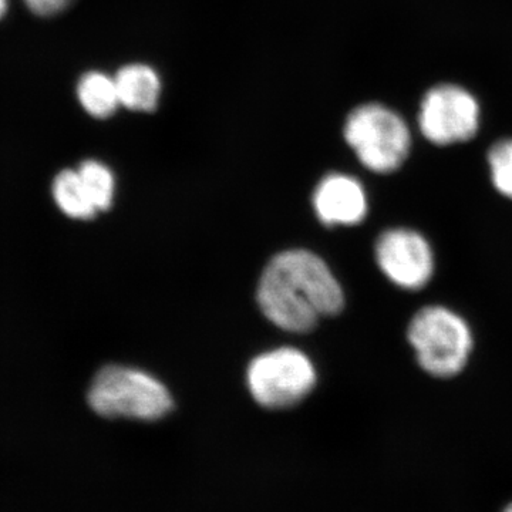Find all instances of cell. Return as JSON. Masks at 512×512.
<instances>
[{"mask_svg": "<svg viewBox=\"0 0 512 512\" xmlns=\"http://www.w3.org/2000/svg\"><path fill=\"white\" fill-rule=\"evenodd\" d=\"M77 173L82 178L84 188L97 211L109 210L116 188L114 175L109 168L99 161L87 160L80 164Z\"/></svg>", "mask_w": 512, "mask_h": 512, "instance_id": "obj_12", "label": "cell"}, {"mask_svg": "<svg viewBox=\"0 0 512 512\" xmlns=\"http://www.w3.org/2000/svg\"><path fill=\"white\" fill-rule=\"evenodd\" d=\"M488 163L494 187L512 200V138L500 141L491 148Z\"/></svg>", "mask_w": 512, "mask_h": 512, "instance_id": "obj_13", "label": "cell"}, {"mask_svg": "<svg viewBox=\"0 0 512 512\" xmlns=\"http://www.w3.org/2000/svg\"><path fill=\"white\" fill-rule=\"evenodd\" d=\"M89 403L103 417L157 420L173 409L171 394L154 377L121 366H107L94 377Z\"/></svg>", "mask_w": 512, "mask_h": 512, "instance_id": "obj_3", "label": "cell"}, {"mask_svg": "<svg viewBox=\"0 0 512 512\" xmlns=\"http://www.w3.org/2000/svg\"><path fill=\"white\" fill-rule=\"evenodd\" d=\"M313 207L319 220L329 227L356 225L366 218V192L362 184L349 175H328L316 188Z\"/></svg>", "mask_w": 512, "mask_h": 512, "instance_id": "obj_8", "label": "cell"}, {"mask_svg": "<svg viewBox=\"0 0 512 512\" xmlns=\"http://www.w3.org/2000/svg\"><path fill=\"white\" fill-rule=\"evenodd\" d=\"M77 96L83 109L97 119H107L121 106L116 80L100 72L84 74L77 87Z\"/></svg>", "mask_w": 512, "mask_h": 512, "instance_id": "obj_10", "label": "cell"}, {"mask_svg": "<svg viewBox=\"0 0 512 512\" xmlns=\"http://www.w3.org/2000/svg\"><path fill=\"white\" fill-rule=\"evenodd\" d=\"M419 121L427 140L437 146H450L476 136L480 107L467 90L443 84L424 96Z\"/></svg>", "mask_w": 512, "mask_h": 512, "instance_id": "obj_6", "label": "cell"}, {"mask_svg": "<svg viewBox=\"0 0 512 512\" xmlns=\"http://www.w3.org/2000/svg\"><path fill=\"white\" fill-rule=\"evenodd\" d=\"M504 512H512V504L510 505V507L507 508V510H505Z\"/></svg>", "mask_w": 512, "mask_h": 512, "instance_id": "obj_16", "label": "cell"}, {"mask_svg": "<svg viewBox=\"0 0 512 512\" xmlns=\"http://www.w3.org/2000/svg\"><path fill=\"white\" fill-rule=\"evenodd\" d=\"M121 106L134 111L156 110L161 82L156 70L146 64H128L114 77Z\"/></svg>", "mask_w": 512, "mask_h": 512, "instance_id": "obj_9", "label": "cell"}, {"mask_svg": "<svg viewBox=\"0 0 512 512\" xmlns=\"http://www.w3.org/2000/svg\"><path fill=\"white\" fill-rule=\"evenodd\" d=\"M375 254L386 278L407 291L424 288L434 274V255L429 242L412 229L383 232L377 239Z\"/></svg>", "mask_w": 512, "mask_h": 512, "instance_id": "obj_7", "label": "cell"}, {"mask_svg": "<svg viewBox=\"0 0 512 512\" xmlns=\"http://www.w3.org/2000/svg\"><path fill=\"white\" fill-rule=\"evenodd\" d=\"M6 10H8V0H0V18H3Z\"/></svg>", "mask_w": 512, "mask_h": 512, "instance_id": "obj_15", "label": "cell"}, {"mask_svg": "<svg viewBox=\"0 0 512 512\" xmlns=\"http://www.w3.org/2000/svg\"><path fill=\"white\" fill-rule=\"evenodd\" d=\"M345 138L360 163L375 173H393L410 153L409 128L394 111L380 104L353 110L346 120Z\"/></svg>", "mask_w": 512, "mask_h": 512, "instance_id": "obj_4", "label": "cell"}, {"mask_svg": "<svg viewBox=\"0 0 512 512\" xmlns=\"http://www.w3.org/2000/svg\"><path fill=\"white\" fill-rule=\"evenodd\" d=\"M53 197L57 207L67 217L76 220H92L99 212L90 200L77 170H63L57 175L53 183Z\"/></svg>", "mask_w": 512, "mask_h": 512, "instance_id": "obj_11", "label": "cell"}, {"mask_svg": "<svg viewBox=\"0 0 512 512\" xmlns=\"http://www.w3.org/2000/svg\"><path fill=\"white\" fill-rule=\"evenodd\" d=\"M316 383L311 360L296 349H278L256 357L248 370L252 396L268 409H284L305 399Z\"/></svg>", "mask_w": 512, "mask_h": 512, "instance_id": "obj_5", "label": "cell"}, {"mask_svg": "<svg viewBox=\"0 0 512 512\" xmlns=\"http://www.w3.org/2000/svg\"><path fill=\"white\" fill-rule=\"evenodd\" d=\"M421 369L436 377H453L466 367L473 335L466 320L444 306H426L407 330Z\"/></svg>", "mask_w": 512, "mask_h": 512, "instance_id": "obj_2", "label": "cell"}, {"mask_svg": "<svg viewBox=\"0 0 512 512\" xmlns=\"http://www.w3.org/2000/svg\"><path fill=\"white\" fill-rule=\"evenodd\" d=\"M256 298L266 318L289 332H309L320 316L336 315L345 306L328 265L303 249L282 252L269 262Z\"/></svg>", "mask_w": 512, "mask_h": 512, "instance_id": "obj_1", "label": "cell"}, {"mask_svg": "<svg viewBox=\"0 0 512 512\" xmlns=\"http://www.w3.org/2000/svg\"><path fill=\"white\" fill-rule=\"evenodd\" d=\"M28 8L39 16H52L62 12L72 0H25Z\"/></svg>", "mask_w": 512, "mask_h": 512, "instance_id": "obj_14", "label": "cell"}]
</instances>
